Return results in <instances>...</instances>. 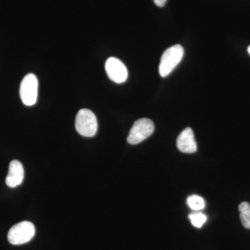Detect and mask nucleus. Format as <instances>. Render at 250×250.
I'll return each instance as SVG.
<instances>
[{
  "instance_id": "nucleus-1",
  "label": "nucleus",
  "mask_w": 250,
  "mask_h": 250,
  "mask_svg": "<svg viewBox=\"0 0 250 250\" xmlns=\"http://www.w3.org/2000/svg\"><path fill=\"white\" fill-rule=\"evenodd\" d=\"M184 50L182 46L175 45L166 49L161 58L159 67V75L166 77L173 71L174 69L183 58Z\"/></svg>"
},
{
  "instance_id": "nucleus-2",
  "label": "nucleus",
  "mask_w": 250,
  "mask_h": 250,
  "mask_svg": "<svg viewBox=\"0 0 250 250\" xmlns=\"http://www.w3.org/2000/svg\"><path fill=\"white\" fill-rule=\"evenodd\" d=\"M75 127L79 134L85 137H93L98 129V120L90 110L83 108L77 113Z\"/></svg>"
},
{
  "instance_id": "nucleus-3",
  "label": "nucleus",
  "mask_w": 250,
  "mask_h": 250,
  "mask_svg": "<svg viewBox=\"0 0 250 250\" xmlns=\"http://www.w3.org/2000/svg\"><path fill=\"white\" fill-rule=\"evenodd\" d=\"M36 229L34 224L23 221L12 227L8 233V241L14 246L24 244L34 238Z\"/></svg>"
},
{
  "instance_id": "nucleus-4",
  "label": "nucleus",
  "mask_w": 250,
  "mask_h": 250,
  "mask_svg": "<svg viewBox=\"0 0 250 250\" xmlns=\"http://www.w3.org/2000/svg\"><path fill=\"white\" fill-rule=\"evenodd\" d=\"M39 82L34 74L29 73L23 78L20 87V95L26 106H33L37 101Z\"/></svg>"
},
{
  "instance_id": "nucleus-5",
  "label": "nucleus",
  "mask_w": 250,
  "mask_h": 250,
  "mask_svg": "<svg viewBox=\"0 0 250 250\" xmlns=\"http://www.w3.org/2000/svg\"><path fill=\"white\" fill-rule=\"evenodd\" d=\"M154 131V125L153 122L147 118H141L135 122L130 130L127 142L131 145L139 144L149 137Z\"/></svg>"
},
{
  "instance_id": "nucleus-6",
  "label": "nucleus",
  "mask_w": 250,
  "mask_h": 250,
  "mask_svg": "<svg viewBox=\"0 0 250 250\" xmlns=\"http://www.w3.org/2000/svg\"><path fill=\"white\" fill-rule=\"evenodd\" d=\"M105 70L108 78L115 83H123L127 80V69L125 64L116 57H110L106 60Z\"/></svg>"
},
{
  "instance_id": "nucleus-7",
  "label": "nucleus",
  "mask_w": 250,
  "mask_h": 250,
  "mask_svg": "<svg viewBox=\"0 0 250 250\" xmlns=\"http://www.w3.org/2000/svg\"><path fill=\"white\" fill-rule=\"evenodd\" d=\"M177 146L182 152L192 154L197 151V143L193 131L190 127L185 129L179 134L177 140Z\"/></svg>"
},
{
  "instance_id": "nucleus-8",
  "label": "nucleus",
  "mask_w": 250,
  "mask_h": 250,
  "mask_svg": "<svg viewBox=\"0 0 250 250\" xmlns=\"http://www.w3.org/2000/svg\"><path fill=\"white\" fill-rule=\"evenodd\" d=\"M24 179V168L20 161L14 160L9 164V172L6 178V184L10 188H15L22 184Z\"/></svg>"
},
{
  "instance_id": "nucleus-9",
  "label": "nucleus",
  "mask_w": 250,
  "mask_h": 250,
  "mask_svg": "<svg viewBox=\"0 0 250 250\" xmlns=\"http://www.w3.org/2000/svg\"><path fill=\"white\" fill-rule=\"evenodd\" d=\"M187 203L189 208L194 211H200L206 207L205 200L203 197L197 195H192L188 197Z\"/></svg>"
},
{
  "instance_id": "nucleus-10",
  "label": "nucleus",
  "mask_w": 250,
  "mask_h": 250,
  "mask_svg": "<svg viewBox=\"0 0 250 250\" xmlns=\"http://www.w3.org/2000/svg\"><path fill=\"white\" fill-rule=\"evenodd\" d=\"M240 218L244 228L250 229V205L248 202H242L238 207Z\"/></svg>"
},
{
  "instance_id": "nucleus-11",
  "label": "nucleus",
  "mask_w": 250,
  "mask_h": 250,
  "mask_svg": "<svg viewBox=\"0 0 250 250\" xmlns=\"http://www.w3.org/2000/svg\"><path fill=\"white\" fill-rule=\"evenodd\" d=\"M191 224L195 228H201L204 224L207 222V215L200 211H194L188 216Z\"/></svg>"
},
{
  "instance_id": "nucleus-12",
  "label": "nucleus",
  "mask_w": 250,
  "mask_h": 250,
  "mask_svg": "<svg viewBox=\"0 0 250 250\" xmlns=\"http://www.w3.org/2000/svg\"><path fill=\"white\" fill-rule=\"evenodd\" d=\"M153 1H154V4L156 6H159V7H163V6H165L167 0H153Z\"/></svg>"
},
{
  "instance_id": "nucleus-13",
  "label": "nucleus",
  "mask_w": 250,
  "mask_h": 250,
  "mask_svg": "<svg viewBox=\"0 0 250 250\" xmlns=\"http://www.w3.org/2000/svg\"><path fill=\"white\" fill-rule=\"evenodd\" d=\"M248 52H249V54H250V46H249V47H248Z\"/></svg>"
}]
</instances>
